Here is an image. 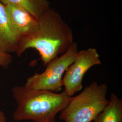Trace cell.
I'll use <instances>...</instances> for the list:
<instances>
[{"label":"cell","instance_id":"4","mask_svg":"<svg viewBox=\"0 0 122 122\" xmlns=\"http://www.w3.org/2000/svg\"><path fill=\"white\" fill-rule=\"evenodd\" d=\"M77 44L73 42L64 53L55 58L46 65L41 73H35L27 80L24 86L32 90L58 93L63 87L62 80L66 71L76 58L79 52Z\"/></svg>","mask_w":122,"mask_h":122},{"label":"cell","instance_id":"7","mask_svg":"<svg viewBox=\"0 0 122 122\" xmlns=\"http://www.w3.org/2000/svg\"><path fill=\"white\" fill-rule=\"evenodd\" d=\"M19 42L10 26L5 6L0 2V45L7 52H16Z\"/></svg>","mask_w":122,"mask_h":122},{"label":"cell","instance_id":"2","mask_svg":"<svg viewBox=\"0 0 122 122\" xmlns=\"http://www.w3.org/2000/svg\"><path fill=\"white\" fill-rule=\"evenodd\" d=\"M17 106L13 113L15 121L55 122V116L67 105L71 97L65 92L55 93L16 86L12 90Z\"/></svg>","mask_w":122,"mask_h":122},{"label":"cell","instance_id":"1","mask_svg":"<svg viewBox=\"0 0 122 122\" xmlns=\"http://www.w3.org/2000/svg\"><path fill=\"white\" fill-rule=\"evenodd\" d=\"M37 30L22 39L18 44L16 53L20 56L29 48H34L46 65L63 54L74 42L72 31L57 11L49 8L38 19Z\"/></svg>","mask_w":122,"mask_h":122},{"label":"cell","instance_id":"8","mask_svg":"<svg viewBox=\"0 0 122 122\" xmlns=\"http://www.w3.org/2000/svg\"><path fill=\"white\" fill-rule=\"evenodd\" d=\"M94 122H122V99L112 93L109 103L94 120Z\"/></svg>","mask_w":122,"mask_h":122},{"label":"cell","instance_id":"11","mask_svg":"<svg viewBox=\"0 0 122 122\" xmlns=\"http://www.w3.org/2000/svg\"><path fill=\"white\" fill-rule=\"evenodd\" d=\"M0 120H3V121H5L6 120L4 112L1 111H0Z\"/></svg>","mask_w":122,"mask_h":122},{"label":"cell","instance_id":"3","mask_svg":"<svg viewBox=\"0 0 122 122\" xmlns=\"http://www.w3.org/2000/svg\"><path fill=\"white\" fill-rule=\"evenodd\" d=\"M106 84L94 81L80 94L71 97L60 111L59 119L65 122H91L108 105Z\"/></svg>","mask_w":122,"mask_h":122},{"label":"cell","instance_id":"9","mask_svg":"<svg viewBox=\"0 0 122 122\" xmlns=\"http://www.w3.org/2000/svg\"><path fill=\"white\" fill-rule=\"evenodd\" d=\"M0 2L4 5L13 4L21 7L38 19L50 8L48 0H0Z\"/></svg>","mask_w":122,"mask_h":122},{"label":"cell","instance_id":"6","mask_svg":"<svg viewBox=\"0 0 122 122\" xmlns=\"http://www.w3.org/2000/svg\"><path fill=\"white\" fill-rule=\"evenodd\" d=\"M5 6L12 30L19 42L37 30L38 19L25 9L15 5L7 4Z\"/></svg>","mask_w":122,"mask_h":122},{"label":"cell","instance_id":"12","mask_svg":"<svg viewBox=\"0 0 122 122\" xmlns=\"http://www.w3.org/2000/svg\"><path fill=\"white\" fill-rule=\"evenodd\" d=\"M0 122H6V121H3V120H0Z\"/></svg>","mask_w":122,"mask_h":122},{"label":"cell","instance_id":"10","mask_svg":"<svg viewBox=\"0 0 122 122\" xmlns=\"http://www.w3.org/2000/svg\"><path fill=\"white\" fill-rule=\"evenodd\" d=\"M12 57L0 45V67L6 68L12 62Z\"/></svg>","mask_w":122,"mask_h":122},{"label":"cell","instance_id":"5","mask_svg":"<svg viewBox=\"0 0 122 122\" xmlns=\"http://www.w3.org/2000/svg\"><path fill=\"white\" fill-rule=\"evenodd\" d=\"M101 64L100 55L95 48L79 51L73 62L66 71L62 84L64 92L70 97L80 91L83 87L84 75L91 67Z\"/></svg>","mask_w":122,"mask_h":122}]
</instances>
